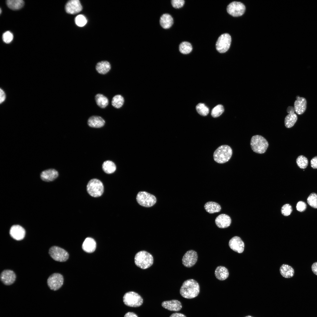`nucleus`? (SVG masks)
I'll list each match as a JSON object with an SVG mask.
<instances>
[{
    "label": "nucleus",
    "mask_w": 317,
    "mask_h": 317,
    "mask_svg": "<svg viewBox=\"0 0 317 317\" xmlns=\"http://www.w3.org/2000/svg\"><path fill=\"white\" fill-rule=\"evenodd\" d=\"M200 292V286L198 282L193 279H189L183 283L180 290L183 297L191 299L196 297Z\"/></svg>",
    "instance_id": "1"
},
{
    "label": "nucleus",
    "mask_w": 317,
    "mask_h": 317,
    "mask_svg": "<svg viewBox=\"0 0 317 317\" xmlns=\"http://www.w3.org/2000/svg\"><path fill=\"white\" fill-rule=\"evenodd\" d=\"M153 258L152 255L145 251L138 252L134 257L135 264L142 269H146L150 267L153 264Z\"/></svg>",
    "instance_id": "2"
},
{
    "label": "nucleus",
    "mask_w": 317,
    "mask_h": 317,
    "mask_svg": "<svg viewBox=\"0 0 317 317\" xmlns=\"http://www.w3.org/2000/svg\"><path fill=\"white\" fill-rule=\"evenodd\" d=\"M232 153V149L230 146L227 145H221L214 153V159L217 163H224L230 159Z\"/></svg>",
    "instance_id": "3"
},
{
    "label": "nucleus",
    "mask_w": 317,
    "mask_h": 317,
    "mask_svg": "<svg viewBox=\"0 0 317 317\" xmlns=\"http://www.w3.org/2000/svg\"><path fill=\"white\" fill-rule=\"evenodd\" d=\"M250 144L252 150L254 152L260 154L264 153L269 146L267 140L262 136L258 135L252 136Z\"/></svg>",
    "instance_id": "4"
},
{
    "label": "nucleus",
    "mask_w": 317,
    "mask_h": 317,
    "mask_svg": "<svg viewBox=\"0 0 317 317\" xmlns=\"http://www.w3.org/2000/svg\"><path fill=\"white\" fill-rule=\"evenodd\" d=\"M87 191L92 197H97L101 196L104 192V186L100 180L94 178L90 180L87 185Z\"/></svg>",
    "instance_id": "5"
},
{
    "label": "nucleus",
    "mask_w": 317,
    "mask_h": 317,
    "mask_svg": "<svg viewBox=\"0 0 317 317\" xmlns=\"http://www.w3.org/2000/svg\"><path fill=\"white\" fill-rule=\"evenodd\" d=\"M123 301L127 306L136 307L141 306L143 303V299L137 293L129 291L126 293L123 297Z\"/></svg>",
    "instance_id": "6"
},
{
    "label": "nucleus",
    "mask_w": 317,
    "mask_h": 317,
    "mask_svg": "<svg viewBox=\"0 0 317 317\" xmlns=\"http://www.w3.org/2000/svg\"><path fill=\"white\" fill-rule=\"evenodd\" d=\"M136 199L140 205L146 207L153 206L156 201V198L154 196L145 191L139 192Z\"/></svg>",
    "instance_id": "7"
},
{
    "label": "nucleus",
    "mask_w": 317,
    "mask_h": 317,
    "mask_svg": "<svg viewBox=\"0 0 317 317\" xmlns=\"http://www.w3.org/2000/svg\"><path fill=\"white\" fill-rule=\"evenodd\" d=\"M231 41L230 35L227 33L222 34L218 38L216 44L217 50L220 53L226 52L229 48Z\"/></svg>",
    "instance_id": "8"
},
{
    "label": "nucleus",
    "mask_w": 317,
    "mask_h": 317,
    "mask_svg": "<svg viewBox=\"0 0 317 317\" xmlns=\"http://www.w3.org/2000/svg\"><path fill=\"white\" fill-rule=\"evenodd\" d=\"M49 254L53 259L60 262L66 261L69 257V254L66 251L56 246H52L50 248Z\"/></svg>",
    "instance_id": "9"
},
{
    "label": "nucleus",
    "mask_w": 317,
    "mask_h": 317,
    "mask_svg": "<svg viewBox=\"0 0 317 317\" xmlns=\"http://www.w3.org/2000/svg\"><path fill=\"white\" fill-rule=\"evenodd\" d=\"M245 10V7L242 3L237 1H233L227 6V10L228 13L234 17L242 15Z\"/></svg>",
    "instance_id": "10"
},
{
    "label": "nucleus",
    "mask_w": 317,
    "mask_h": 317,
    "mask_svg": "<svg viewBox=\"0 0 317 317\" xmlns=\"http://www.w3.org/2000/svg\"><path fill=\"white\" fill-rule=\"evenodd\" d=\"M63 280V277L61 274L55 273L49 276L47 283L48 286L51 290L56 291L62 286Z\"/></svg>",
    "instance_id": "11"
},
{
    "label": "nucleus",
    "mask_w": 317,
    "mask_h": 317,
    "mask_svg": "<svg viewBox=\"0 0 317 317\" xmlns=\"http://www.w3.org/2000/svg\"><path fill=\"white\" fill-rule=\"evenodd\" d=\"M198 259L197 254L195 251L190 250L187 251L183 255L182 262L186 267H190L194 265Z\"/></svg>",
    "instance_id": "12"
},
{
    "label": "nucleus",
    "mask_w": 317,
    "mask_h": 317,
    "mask_svg": "<svg viewBox=\"0 0 317 317\" xmlns=\"http://www.w3.org/2000/svg\"><path fill=\"white\" fill-rule=\"evenodd\" d=\"M229 245L233 250L239 253H242L244 250V243L241 238L237 236H234L230 239Z\"/></svg>",
    "instance_id": "13"
},
{
    "label": "nucleus",
    "mask_w": 317,
    "mask_h": 317,
    "mask_svg": "<svg viewBox=\"0 0 317 317\" xmlns=\"http://www.w3.org/2000/svg\"><path fill=\"white\" fill-rule=\"evenodd\" d=\"M82 6L78 0H71L68 1L65 6L67 13L70 14H75L81 11Z\"/></svg>",
    "instance_id": "14"
},
{
    "label": "nucleus",
    "mask_w": 317,
    "mask_h": 317,
    "mask_svg": "<svg viewBox=\"0 0 317 317\" xmlns=\"http://www.w3.org/2000/svg\"><path fill=\"white\" fill-rule=\"evenodd\" d=\"M0 279L4 284L10 285L14 282L16 279V275L12 270H5L1 273Z\"/></svg>",
    "instance_id": "15"
},
{
    "label": "nucleus",
    "mask_w": 317,
    "mask_h": 317,
    "mask_svg": "<svg viewBox=\"0 0 317 317\" xmlns=\"http://www.w3.org/2000/svg\"><path fill=\"white\" fill-rule=\"evenodd\" d=\"M11 237L17 240H21L24 237L26 232L25 229L21 226L14 225L11 228L9 232Z\"/></svg>",
    "instance_id": "16"
},
{
    "label": "nucleus",
    "mask_w": 317,
    "mask_h": 317,
    "mask_svg": "<svg viewBox=\"0 0 317 317\" xmlns=\"http://www.w3.org/2000/svg\"><path fill=\"white\" fill-rule=\"evenodd\" d=\"M215 222L219 228H224L229 227L231 222L230 217L225 214H222L218 215L215 218Z\"/></svg>",
    "instance_id": "17"
},
{
    "label": "nucleus",
    "mask_w": 317,
    "mask_h": 317,
    "mask_svg": "<svg viewBox=\"0 0 317 317\" xmlns=\"http://www.w3.org/2000/svg\"><path fill=\"white\" fill-rule=\"evenodd\" d=\"M58 176V171L54 169H49L43 171L41 173V179L45 181H52Z\"/></svg>",
    "instance_id": "18"
},
{
    "label": "nucleus",
    "mask_w": 317,
    "mask_h": 317,
    "mask_svg": "<svg viewBox=\"0 0 317 317\" xmlns=\"http://www.w3.org/2000/svg\"><path fill=\"white\" fill-rule=\"evenodd\" d=\"M161 305L169 310L175 311H180L182 307L181 302L176 300L164 301L162 302Z\"/></svg>",
    "instance_id": "19"
},
{
    "label": "nucleus",
    "mask_w": 317,
    "mask_h": 317,
    "mask_svg": "<svg viewBox=\"0 0 317 317\" xmlns=\"http://www.w3.org/2000/svg\"><path fill=\"white\" fill-rule=\"evenodd\" d=\"M307 102L304 97H300L296 99L294 103V108L296 113L301 114L305 111L306 108Z\"/></svg>",
    "instance_id": "20"
},
{
    "label": "nucleus",
    "mask_w": 317,
    "mask_h": 317,
    "mask_svg": "<svg viewBox=\"0 0 317 317\" xmlns=\"http://www.w3.org/2000/svg\"><path fill=\"white\" fill-rule=\"evenodd\" d=\"M96 244L95 241L91 237L86 238L84 241L82 246L83 249L88 253L93 252L95 250Z\"/></svg>",
    "instance_id": "21"
},
{
    "label": "nucleus",
    "mask_w": 317,
    "mask_h": 317,
    "mask_svg": "<svg viewBox=\"0 0 317 317\" xmlns=\"http://www.w3.org/2000/svg\"><path fill=\"white\" fill-rule=\"evenodd\" d=\"M105 123L104 120L99 116H93L90 117L88 120V125L92 127L99 128L103 126Z\"/></svg>",
    "instance_id": "22"
},
{
    "label": "nucleus",
    "mask_w": 317,
    "mask_h": 317,
    "mask_svg": "<svg viewBox=\"0 0 317 317\" xmlns=\"http://www.w3.org/2000/svg\"><path fill=\"white\" fill-rule=\"evenodd\" d=\"M173 23V19L168 14H163L160 17V23L161 26L165 29L170 28Z\"/></svg>",
    "instance_id": "23"
},
{
    "label": "nucleus",
    "mask_w": 317,
    "mask_h": 317,
    "mask_svg": "<svg viewBox=\"0 0 317 317\" xmlns=\"http://www.w3.org/2000/svg\"><path fill=\"white\" fill-rule=\"evenodd\" d=\"M229 274L228 269L225 267L222 266H219L217 267L215 272V274L216 278L221 281L227 279L228 276Z\"/></svg>",
    "instance_id": "24"
},
{
    "label": "nucleus",
    "mask_w": 317,
    "mask_h": 317,
    "mask_svg": "<svg viewBox=\"0 0 317 317\" xmlns=\"http://www.w3.org/2000/svg\"><path fill=\"white\" fill-rule=\"evenodd\" d=\"M204 208L206 211L210 214L218 212L221 210L220 205L218 203L213 201L206 203Z\"/></svg>",
    "instance_id": "25"
},
{
    "label": "nucleus",
    "mask_w": 317,
    "mask_h": 317,
    "mask_svg": "<svg viewBox=\"0 0 317 317\" xmlns=\"http://www.w3.org/2000/svg\"><path fill=\"white\" fill-rule=\"evenodd\" d=\"M280 272L284 277L289 278L293 277L294 274V270L291 266L286 264H283L280 267Z\"/></svg>",
    "instance_id": "26"
},
{
    "label": "nucleus",
    "mask_w": 317,
    "mask_h": 317,
    "mask_svg": "<svg viewBox=\"0 0 317 317\" xmlns=\"http://www.w3.org/2000/svg\"><path fill=\"white\" fill-rule=\"evenodd\" d=\"M111 69L110 63L106 61H103L98 63L96 65V69L97 71L101 74L107 73Z\"/></svg>",
    "instance_id": "27"
},
{
    "label": "nucleus",
    "mask_w": 317,
    "mask_h": 317,
    "mask_svg": "<svg viewBox=\"0 0 317 317\" xmlns=\"http://www.w3.org/2000/svg\"><path fill=\"white\" fill-rule=\"evenodd\" d=\"M6 4L9 8L15 10L22 8L24 5V2L22 0H8Z\"/></svg>",
    "instance_id": "28"
},
{
    "label": "nucleus",
    "mask_w": 317,
    "mask_h": 317,
    "mask_svg": "<svg viewBox=\"0 0 317 317\" xmlns=\"http://www.w3.org/2000/svg\"><path fill=\"white\" fill-rule=\"evenodd\" d=\"M103 171L107 174H111L115 171L116 168L114 163L112 161L107 160L105 161L102 165Z\"/></svg>",
    "instance_id": "29"
},
{
    "label": "nucleus",
    "mask_w": 317,
    "mask_h": 317,
    "mask_svg": "<svg viewBox=\"0 0 317 317\" xmlns=\"http://www.w3.org/2000/svg\"><path fill=\"white\" fill-rule=\"evenodd\" d=\"M297 116L295 113L289 114L285 117L284 124L287 128L292 127L297 120Z\"/></svg>",
    "instance_id": "30"
},
{
    "label": "nucleus",
    "mask_w": 317,
    "mask_h": 317,
    "mask_svg": "<svg viewBox=\"0 0 317 317\" xmlns=\"http://www.w3.org/2000/svg\"><path fill=\"white\" fill-rule=\"evenodd\" d=\"M95 99L97 104L101 108H105L108 104L107 98L102 94H97L95 96Z\"/></svg>",
    "instance_id": "31"
},
{
    "label": "nucleus",
    "mask_w": 317,
    "mask_h": 317,
    "mask_svg": "<svg viewBox=\"0 0 317 317\" xmlns=\"http://www.w3.org/2000/svg\"><path fill=\"white\" fill-rule=\"evenodd\" d=\"M180 52L183 54H186L190 53L192 50V47L191 44L188 42L184 41L182 42L179 46Z\"/></svg>",
    "instance_id": "32"
},
{
    "label": "nucleus",
    "mask_w": 317,
    "mask_h": 317,
    "mask_svg": "<svg viewBox=\"0 0 317 317\" xmlns=\"http://www.w3.org/2000/svg\"><path fill=\"white\" fill-rule=\"evenodd\" d=\"M124 102V99L123 97L120 95H115L113 98L112 101V105L116 108H119L123 105Z\"/></svg>",
    "instance_id": "33"
},
{
    "label": "nucleus",
    "mask_w": 317,
    "mask_h": 317,
    "mask_svg": "<svg viewBox=\"0 0 317 317\" xmlns=\"http://www.w3.org/2000/svg\"><path fill=\"white\" fill-rule=\"evenodd\" d=\"M296 163L299 168L304 169L306 168L308 166V161L306 157L301 155L297 158L296 159Z\"/></svg>",
    "instance_id": "34"
},
{
    "label": "nucleus",
    "mask_w": 317,
    "mask_h": 317,
    "mask_svg": "<svg viewBox=\"0 0 317 317\" xmlns=\"http://www.w3.org/2000/svg\"><path fill=\"white\" fill-rule=\"evenodd\" d=\"M196 109L198 114L203 116H207L209 112L208 107L202 103L198 104L196 107Z\"/></svg>",
    "instance_id": "35"
},
{
    "label": "nucleus",
    "mask_w": 317,
    "mask_h": 317,
    "mask_svg": "<svg viewBox=\"0 0 317 317\" xmlns=\"http://www.w3.org/2000/svg\"><path fill=\"white\" fill-rule=\"evenodd\" d=\"M307 201L311 207L317 208V194L314 193H311L307 199Z\"/></svg>",
    "instance_id": "36"
},
{
    "label": "nucleus",
    "mask_w": 317,
    "mask_h": 317,
    "mask_svg": "<svg viewBox=\"0 0 317 317\" xmlns=\"http://www.w3.org/2000/svg\"><path fill=\"white\" fill-rule=\"evenodd\" d=\"M224 110L223 106L222 105L218 104L212 109L211 112V115L213 117H218L222 114Z\"/></svg>",
    "instance_id": "37"
},
{
    "label": "nucleus",
    "mask_w": 317,
    "mask_h": 317,
    "mask_svg": "<svg viewBox=\"0 0 317 317\" xmlns=\"http://www.w3.org/2000/svg\"><path fill=\"white\" fill-rule=\"evenodd\" d=\"M75 21L76 24L80 27L84 26L87 22L86 18L82 15L77 16L75 18Z\"/></svg>",
    "instance_id": "38"
},
{
    "label": "nucleus",
    "mask_w": 317,
    "mask_h": 317,
    "mask_svg": "<svg viewBox=\"0 0 317 317\" xmlns=\"http://www.w3.org/2000/svg\"><path fill=\"white\" fill-rule=\"evenodd\" d=\"M292 208L291 206L288 204L284 205L281 208V213L284 216L289 215L291 213Z\"/></svg>",
    "instance_id": "39"
},
{
    "label": "nucleus",
    "mask_w": 317,
    "mask_h": 317,
    "mask_svg": "<svg viewBox=\"0 0 317 317\" xmlns=\"http://www.w3.org/2000/svg\"><path fill=\"white\" fill-rule=\"evenodd\" d=\"M13 38V35L10 31H6L3 34V40L5 43H10L12 41Z\"/></svg>",
    "instance_id": "40"
},
{
    "label": "nucleus",
    "mask_w": 317,
    "mask_h": 317,
    "mask_svg": "<svg viewBox=\"0 0 317 317\" xmlns=\"http://www.w3.org/2000/svg\"><path fill=\"white\" fill-rule=\"evenodd\" d=\"M172 6L176 9H179L183 6L184 3V0H172L171 1Z\"/></svg>",
    "instance_id": "41"
},
{
    "label": "nucleus",
    "mask_w": 317,
    "mask_h": 317,
    "mask_svg": "<svg viewBox=\"0 0 317 317\" xmlns=\"http://www.w3.org/2000/svg\"><path fill=\"white\" fill-rule=\"evenodd\" d=\"M306 208L305 203L302 201L298 202L296 205V208L298 211L300 212L304 211Z\"/></svg>",
    "instance_id": "42"
},
{
    "label": "nucleus",
    "mask_w": 317,
    "mask_h": 317,
    "mask_svg": "<svg viewBox=\"0 0 317 317\" xmlns=\"http://www.w3.org/2000/svg\"><path fill=\"white\" fill-rule=\"evenodd\" d=\"M311 166L314 169H317V156L313 157L311 161Z\"/></svg>",
    "instance_id": "43"
},
{
    "label": "nucleus",
    "mask_w": 317,
    "mask_h": 317,
    "mask_svg": "<svg viewBox=\"0 0 317 317\" xmlns=\"http://www.w3.org/2000/svg\"><path fill=\"white\" fill-rule=\"evenodd\" d=\"M6 98V95L4 93V91L0 89V103H1L5 100Z\"/></svg>",
    "instance_id": "44"
},
{
    "label": "nucleus",
    "mask_w": 317,
    "mask_h": 317,
    "mask_svg": "<svg viewBox=\"0 0 317 317\" xmlns=\"http://www.w3.org/2000/svg\"><path fill=\"white\" fill-rule=\"evenodd\" d=\"M311 269L313 272L317 275V262L313 263L311 266Z\"/></svg>",
    "instance_id": "45"
},
{
    "label": "nucleus",
    "mask_w": 317,
    "mask_h": 317,
    "mask_svg": "<svg viewBox=\"0 0 317 317\" xmlns=\"http://www.w3.org/2000/svg\"><path fill=\"white\" fill-rule=\"evenodd\" d=\"M170 317H186L184 314L178 313H175L172 314Z\"/></svg>",
    "instance_id": "46"
},
{
    "label": "nucleus",
    "mask_w": 317,
    "mask_h": 317,
    "mask_svg": "<svg viewBox=\"0 0 317 317\" xmlns=\"http://www.w3.org/2000/svg\"><path fill=\"white\" fill-rule=\"evenodd\" d=\"M124 317H138V316L133 312H128L125 314Z\"/></svg>",
    "instance_id": "47"
},
{
    "label": "nucleus",
    "mask_w": 317,
    "mask_h": 317,
    "mask_svg": "<svg viewBox=\"0 0 317 317\" xmlns=\"http://www.w3.org/2000/svg\"><path fill=\"white\" fill-rule=\"evenodd\" d=\"M286 111L289 114L294 113L295 112V109L294 107L290 106L287 107Z\"/></svg>",
    "instance_id": "48"
},
{
    "label": "nucleus",
    "mask_w": 317,
    "mask_h": 317,
    "mask_svg": "<svg viewBox=\"0 0 317 317\" xmlns=\"http://www.w3.org/2000/svg\"><path fill=\"white\" fill-rule=\"evenodd\" d=\"M300 97L299 96H297L296 97V99H299Z\"/></svg>",
    "instance_id": "49"
},
{
    "label": "nucleus",
    "mask_w": 317,
    "mask_h": 317,
    "mask_svg": "<svg viewBox=\"0 0 317 317\" xmlns=\"http://www.w3.org/2000/svg\"><path fill=\"white\" fill-rule=\"evenodd\" d=\"M245 317H252V316H245Z\"/></svg>",
    "instance_id": "50"
},
{
    "label": "nucleus",
    "mask_w": 317,
    "mask_h": 317,
    "mask_svg": "<svg viewBox=\"0 0 317 317\" xmlns=\"http://www.w3.org/2000/svg\"><path fill=\"white\" fill-rule=\"evenodd\" d=\"M1 9H0V14H1Z\"/></svg>",
    "instance_id": "51"
}]
</instances>
